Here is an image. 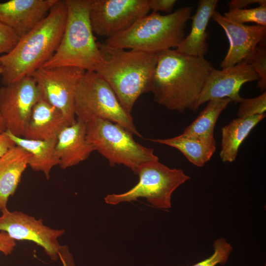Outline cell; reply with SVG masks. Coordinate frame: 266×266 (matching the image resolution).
<instances>
[{
    "label": "cell",
    "instance_id": "1",
    "mask_svg": "<svg viewBox=\"0 0 266 266\" xmlns=\"http://www.w3.org/2000/svg\"><path fill=\"white\" fill-rule=\"evenodd\" d=\"M157 56L150 91L154 101L170 110L193 111L214 67L204 57L185 55L175 49L162 52Z\"/></svg>",
    "mask_w": 266,
    "mask_h": 266
},
{
    "label": "cell",
    "instance_id": "2",
    "mask_svg": "<svg viewBox=\"0 0 266 266\" xmlns=\"http://www.w3.org/2000/svg\"><path fill=\"white\" fill-rule=\"evenodd\" d=\"M67 18L65 0H58L47 16L0 57L1 83L6 85L26 77L53 56L62 39Z\"/></svg>",
    "mask_w": 266,
    "mask_h": 266
},
{
    "label": "cell",
    "instance_id": "3",
    "mask_svg": "<svg viewBox=\"0 0 266 266\" xmlns=\"http://www.w3.org/2000/svg\"><path fill=\"white\" fill-rule=\"evenodd\" d=\"M103 61L96 73L111 87L129 114L138 98L150 92L157 54L108 48L99 43Z\"/></svg>",
    "mask_w": 266,
    "mask_h": 266
},
{
    "label": "cell",
    "instance_id": "4",
    "mask_svg": "<svg viewBox=\"0 0 266 266\" xmlns=\"http://www.w3.org/2000/svg\"><path fill=\"white\" fill-rule=\"evenodd\" d=\"M193 8L186 6L165 15L152 12L127 31L106 39L103 44L153 54L176 49L185 37V29Z\"/></svg>",
    "mask_w": 266,
    "mask_h": 266
},
{
    "label": "cell",
    "instance_id": "5",
    "mask_svg": "<svg viewBox=\"0 0 266 266\" xmlns=\"http://www.w3.org/2000/svg\"><path fill=\"white\" fill-rule=\"evenodd\" d=\"M67 18L61 42L44 68L71 66L96 72L103 58L90 20L92 0H65Z\"/></svg>",
    "mask_w": 266,
    "mask_h": 266
},
{
    "label": "cell",
    "instance_id": "6",
    "mask_svg": "<svg viewBox=\"0 0 266 266\" xmlns=\"http://www.w3.org/2000/svg\"><path fill=\"white\" fill-rule=\"evenodd\" d=\"M84 123L87 139L110 166L123 165L135 174L141 165L159 161L153 149L136 142L133 134L121 125L99 118Z\"/></svg>",
    "mask_w": 266,
    "mask_h": 266
},
{
    "label": "cell",
    "instance_id": "7",
    "mask_svg": "<svg viewBox=\"0 0 266 266\" xmlns=\"http://www.w3.org/2000/svg\"><path fill=\"white\" fill-rule=\"evenodd\" d=\"M74 106L78 120L85 123L93 118L107 120L142 137L131 114L124 109L107 82L96 72L86 71L80 79Z\"/></svg>",
    "mask_w": 266,
    "mask_h": 266
},
{
    "label": "cell",
    "instance_id": "8",
    "mask_svg": "<svg viewBox=\"0 0 266 266\" xmlns=\"http://www.w3.org/2000/svg\"><path fill=\"white\" fill-rule=\"evenodd\" d=\"M138 183L129 191L121 194H108L104 198L108 204L117 205L144 198L152 206L164 209L171 208L173 192L190 179L180 168H170L159 161L139 166L136 171Z\"/></svg>",
    "mask_w": 266,
    "mask_h": 266
},
{
    "label": "cell",
    "instance_id": "9",
    "mask_svg": "<svg viewBox=\"0 0 266 266\" xmlns=\"http://www.w3.org/2000/svg\"><path fill=\"white\" fill-rule=\"evenodd\" d=\"M148 0H92L90 20L94 34L110 38L148 14Z\"/></svg>",
    "mask_w": 266,
    "mask_h": 266
},
{
    "label": "cell",
    "instance_id": "10",
    "mask_svg": "<svg viewBox=\"0 0 266 266\" xmlns=\"http://www.w3.org/2000/svg\"><path fill=\"white\" fill-rule=\"evenodd\" d=\"M86 71L71 66L41 67L32 76L41 98L59 109L72 124L75 122L74 95L76 86Z\"/></svg>",
    "mask_w": 266,
    "mask_h": 266
},
{
    "label": "cell",
    "instance_id": "11",
    "mask_svg": "<svg viewBox=\"0 0 266 266\" xmlns=\"http://www.w3.org/2000/svg\"><path fill=\"white\" fill-rule=\"evenodd\" d=\"M41 98L35 81L27 76L0 88V114L6 130L23 137L33 108Z\"/></svg>",
    "mask_w": 266,
    "mask_h": 266
},
{
    "label": "cell",
    "instance_id": "12",
    "mask_svg": "<svg viewBox=\"0 0 266 266\" xmlns=\"http://www.w3.org/2000/svg\"><path fill=\"white\" fill-rule=\"evenodd\" d=\"M0 232L7 233L14 240L32 241L41 247L52 261L59 259L62 247L59 238L65 233L64 229H52L44 224L41 219H36L21 211H0Z\"/></svg>",
    "mask_w": 266,
    "mask_h": 266
},
{
    "label": "cell",
    "instance_id": "13",
    "mask_svg": "<svg viewBox=\"0 0 266 266\" xmlns=\"http://www.w3.org/2000/svg\"><path fill=\"white\" fill-rule=\"evenodd\" d=\"M258 80L257 73L245 62L221 70L214 68L205 81L193 111L213 99L229 98L232 101L239 103L242 99L239 95L242 86Z\"/></svg>",
    "mask_w": 266,
    "mask_h": 266
},
{
    "label": "cell",
    "instance_id": "14",
    "mask_svg": "<svg viewBox=\"0 0 266 266\" xmlns=\"http://www.w3.org/2000/svg\"><path fill=\"white\" fill-rule=\"evenodd\" d=\"M211 18L224 30L229 41L227 55L220 64L226 68L245 62L266 39V26H249L232 22L215 10Z\"/></svg>",
    "mask_w": 266,
    "mask_h": 266
},
{
    "label": "cell",
    "instance_id": "15",
    "mask_svg": "<svg viewBox=\"0 0 266 266\" xmlns=\"http://www.w3.org/2000/svg\"><path fill=\"white\" fill-rule=\"evenodd\" d=\"M58 0H10L0 2V22L12 29L19 38L48 14Z\"/></svg>",
    "mask_w": 266,
    "mask_h": 266
},
{
    "label": "cell",
    "instance_id": "16",
    "mask_svg": "<svg viewBox=\"0 0 266 266\" xmlns=\"http://www.w3.org/2000/svg\"><path fill=\"white\" fill-rule=\"evenodd\" d=\"M86 137L85 123L76 119L65 128L57 137L55 154L60 167L63 169L86 160L95 151Z\"/></svg>",
    "mask_w": 266,
    "mask_h": 266
},
{
    "label": "cell",
    "instance_id": "17",
    "mask_svg": "<svg viewBox=\"0 0 266 266\" xmlns=\"http://www.w3.org/2000/svg\"><path fill=\"white\" fill-rule=\"evenodd\" d=\"M70 125L59 109L40 98L33 108L23 137L38 140L56 138Z\"/></svg>",
    "mask_w": 266,
    "mask_h": 266
},
{
    "label": "cell",
    "instance_id": "18",
    "mask_svg": "<svg viewBox=\"0 0 266 266\" xmlns=\"http://www.w3.org/2000/svg\"><path fill=\"white\" fill-rule=\"evenodd\" d=\"M218 2V0H199L196 12L191 18V31L175 49L176 51L191 56H204L208 48L206 28Z\"/></svg>",
    "mask_w": 266,
    "mask_h": 266
},
{
    "label": "cell",
    "instance_id": "19",
    "mask_svg": "<svg viewBox=\"0 0 266 266\" xmlns=\"http://www.w3.org/2000/svg\"><path fill=\"white\" fill-rule=\"evenodd\" d=\"M30 156L27 151L15 145L0 157V211L7 208L8 199L15 192Z\"/></svg>",
    "mask_w": 266,
    "mask_h": 266
},
{
    "label": "cell",
    "instance_id": "20",
    "mask_svg": "<svg viewBox=\"0 0 266 266\" xmlns=\"http://www.w3.org/2000/svg\"><path fill=\"white\" fill-rule=\"evenodd\" d=\"M5 133L16 145L30 154L28 166L35 171L42 172L49 179L52 169L59 164L55 154L57 138L46 140H33L15 136L7 130Z\"/></svg>",
    "mask_w": 266,
    "mask_h": 266
},
{
    "label": "cell",
    "instance_id": "21",
    "mask_svg": "<svg viewBox=\"0 0 266 266\" xmlns=\"http://www.w3.org/2000/svg\"><path fill=\"white\" fill-rule=\"evenodd\" d=\"M266 117V114L238 117L222 127L220 157L224 162L234 161L240 146L253 129Z\"/></svg>",
    "mask_w": 266,
    "mask_h": 266
},
{
    "label": "cell",
    "instance_id": "22",
    "mask_svg": "<svg viewBox=\"0 0 266 266\" xmlns=\"http://www.w3.org/2000/svg\"><path fill=\"white\" fill-rule=\"evenodd\" d=\"M148 140L175 148L192 164L201 167L210 160L216 150L215 140L204 139L182 133L166 139Z\"/></svg>",
    "mask_w": 266,
    "mask_h": 266
},
{
    "label": "cell",
    "instance_id": "23",
    "mask_svg": "<svg viewBox=\"0 0 266 266\" xmlns=\"http://www.w3.org/2000/svg\"><path fill=\"white\" fill-rule=\"evenodd\" d=\"M197 118L184 130L183 133L207 140H214V130L221 113L232 102L229 98L210 100Z\"/></svg>",
    "mask_w": 266,
    "mask_h": 266
},
{
    "label": "cell",
    "instance_id": "24",
    "mask_svg": "<svg viewBox=\"0 0 266 266\" xmlns=\"http://www.w3.org/2000/svg\"><path fill=\"white\" fill-rule=\"evenodd\" d=\"M228 20L241 24L252 22L266 26V5L249 9H230L223 15Z\"/></svg>",
    "mask_w": 266,
    "mask_h": 266
},
{
    "label": "cell",
    "instance_id": "25",
    "mask_svg": "<svg viewBox=\"0 0 266 266\" xmlns=\"http://www.w3.org/2000/svg\"><path fill=\"white\" fill-rule=\"evenodd\" d=\"M265 40L260 43L254 52L243 62L250 65L259 77L257 87L261 91L266 89V45Z\"/></svg>",
    "mask_w": 266,
    "mask_h": 266
},
{
    "label": "cell",
    "instance_id": "26",
    "mask_svg": "<svg viewBox=\"0 0 266 266\" xmlns=\"http://www.w3.org/2000/svg\"><path fill=\"white\" fill-rule=\"evenodd\" d=\"M213 254L209 258L192 266H215L224 265L228 261L233 248L224 238L216 239L213 244Z\"/></svg>",
    "mask_w": 266,
    "mask_h": 266
},
{
    "label": "cell",
    "instance_id": "27",
    "mask_svg": "<svg viewBox=\"0 0 266 266\" xmlns=\"http://www.w3.org/2000/svg\"><path fill=\"white\" fill-rule=\"evenodd\" d=\"M237 111L238 117L243 118L266 114V92L251 99H242Z\"/></svg>",
    "mask_w": 266,
    "mask_h": 266
},
{
    "label": "cell",
    "instance_id": "28",
    "mask_svg": "<svg viewBox=\"0 0 266 266\" xmlns=\"http://www.w3.org/2000/svg\"><path fill=\"white\" fill-rule=\"evenodd\" d=\"M20 38L9 27L0 22V54L10 52L16 45Z\"/></svg>",
    "mask_w": 266,
    "mask_h": 266
},
{
    "label": "cell",
    "instance_id": "29",
    "mask_svg": "<svg viewBox=\"0 0 266 266\" xmlns=\"http://www.w3.org/2000/svg\"><path fill=\"white\" fill-rule=\"evenodd\" d=\"M150 9L153 12L158 11L171 13L176 0H148Z\"/></svg>",
    "mask_w": 266,
    "mask_h": 266
},
{
    "label": "cell",
    "instance_id": "30",
    "mask_svg": "<svg viewBox=\"0 0 266 266\" xmlns=\"http://www.w3.org/2000/svg\"><path fill=\"white\" fill-rule=\"evenodd\" d=\"M16 247V241L3 232H0V252L7 256L12 253Z\"/></svg>",
    "mask_w": 266,
    "mask_h": 266
},
{
    "label": "cell",
    "instance_id": "31",
    "mask_svg": "<svg viewBox=\"0 0 266 266\" xmlns=\"http://www.w3.org/2000/svg\"><path fill=\"white\" fill-rule=\"evenodd\" d=\"M258 3L259 5H266V0H232L229 1V9H244L249 5Z\"/></svg>",
    "mask_w": 266,
    "mask_h": 266
},
{
    "label": "cell",
    "instance_id": "32",
    "mask_svg": "<svg viewBox=\"0 0 266 266\" xmlns=\"http://www.w3.org/2000/svg\"><path fill=\"white\" fill-rule=\"evenodd\" d=\"M59 257L63 266H75L73 257L67 246H62L59 252Z\"/></svg>",
    "mask_w": 266,
    "mask_h": 266
},
{
    "label": "cell",
    "instance_id": "33",
    "mask_svg": "<svg viewBox=\"0 0 266 266\" xmlns=\"http://www.w3.org/2000/svg\"><path fill=\"white\" fill-rule=\"evenodd\" d=\"M15 145L14 142L5 132L0 133V157Z\"/></svg>",
    "mask_w": 266,
    "mask_h": 266
},
{
    "label": "cell",
    "instance_id": "34",
    "mask_svg": "<svg viewBox=\"0 0 266 266\" xmlns=\"http://www.w3.org/2000/svg\"><path fill=\"white\" fill-rule=\"evenodd\" d=\"M1 68H0V76L1 75ZM6 131V128L5 126V123L4 122V120L1 116V115L0 114V133H3Z\"/></svg>",
    "mask_w": 266,
    "mask_h": 266
},
{
    "label": "cell",
    "instance_id": "35",
    "mask_svg": "<svg viewBox=\"0 0 266 266\" xmlns=\"http://www.w3.org/2000/svg\"><path fill=\"white\" fill-rule=\"evenodd\" d=\"M1 68V65H0V68Z\"/></svg>",
    "mask_w": 266,
    "mask_h": 266
}]
</instances>
